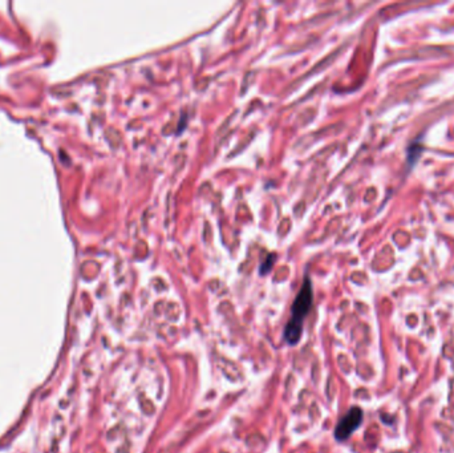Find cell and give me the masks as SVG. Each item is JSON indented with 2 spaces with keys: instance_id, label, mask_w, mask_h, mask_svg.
<instances>
[{
  "instance_id": "cell-1",
  "label": "cell",
  "mask_w": 454,
  "mask_h": 453,
  "mask_svg": "<svg viewBox=\"0 0 454 453\" xmlns=\"http://www.w3.org/2000/svg\"><path fill=\"white\" fill-rule=\"evenodd\" d=\"M312 307V284L308 278L304 280L302 288L291 307V318L284 330V339L294 346L302 338L303 322Z\"/></svg>"
},
{
  "instance_id": "cell-2",
  "label": "cell",
  "mask_w": 454,
  "mask_h": 453,
  "mask_svg": "<svg viewBox=\"0 0 454 453\" xmlns=\"http://www.w3.org/2000/svg\"><path fill=\"white\" fill-rule=\"evenodd\" d=\"M363 421V410L359 407L351 408L345 415L343 416L340 421L335 428V437L338 441L347 440L351 434H354L360 427Z\"/></svg>"
},
{
  "instance_id": "cell-3",
  "label": "cell",
  "mask_w": 454,
  "mask_h": 453,
  "mask_svg": "<svg viewBox=\"0 0 454 453\" xmlns=\"http://www.w3.org/2000/svg\"><path fill=\"white\" fill-rule=\"evenodd\" d=\"M421 153H422V147H421L418 143H413V144L408 148V157H407L408 168L415 167V164H416L417 160L420 158Z\"/></svg>"
}]
</instances>
